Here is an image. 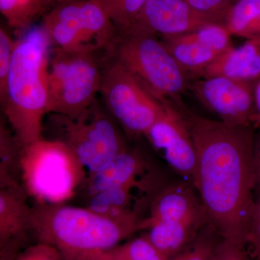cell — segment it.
<instances>
[{
  "instance_id": "cell-1",
  "label": "cell",
  "mask_w": 260,
  "mask_h": 260,
  "mask_svg": "<svg viewBox=\"0 0 260 260\" xmlns=\"http://www.w3.org/2000/svg\"><path fill=\"white\" fill-rule=\"evenodd\" d=\"M189 129L197 155L193 185L208 222L223 239L246 244L255 198L253 126L200 116L172 101Z\"/></svg>"
},
{
  "instance_id": "cell-2",
  "label": "cell",
  "mask_w": 260,
  "mask_h": 260,
  "mask_svg": "<svg viewBox=\"0 0 260 260\" xmlns=\"http://www.w3.org/2000/svg\"><path fill=\"white\" fill-rule=\"evenodd\" d=\"M51 42L41 25L16 40L4 93V117L23 146L43 138L49 107L48 66Z\"/></svg>"
},
{
  "instance_id": "cell-3",
  "label": "cell",
  "mask_w": 260,
  "mask_h": 260,
  "mask_svg": "<svg viewBox=\"0 0 260 260\" xmlns=\"http://www.w3.org/2000/svg\"><path fill=\"white\" fill-rule=\"evenodd\" d=\"M139 222L109 218L88 208L34 204L31 236L55 248L63 260H90L139 231Z\"/></svg>"
},
{
  "instance_id": "cell-4",
  "label": "cell",
  "mask_w": 260,
  "mask_h": 260,
  "mask_svg": "<svg viewBox=\"0 0 260 260\" xmlns=\"http://www.w3.org/2000/svg\"><path fill=\"white\" fill-rule=\"evenodd\" d=\"M20 178L34 204H65L83 188L87 173L64 143L43 137L23 147Z\"/></svg>"
},
{
  "instance_id": "cell-5",
  "label": "cell",
  "mask_w": 260,
  "mask_h": 260,
  "mask_svg": "<svg viewBox=\"0 0 260 260\" xmlns=\"http://www.w3.org/2000/svg\"><path fill=\"white\" fill-rule=\"evenodd\" d=\"M44 138L64 143L81 162L87 177L107 167L126 150L112 119L95 100L78 115L48 114Z\"/></svg>"
},
{
  "instance_id": "cell-6",
  "label": "cell",
  "mask_w": 260,
  "mask_h": 260,
  "mask_svg": "<svg viewBox=\"0 0 260 260\" xmlns=\"http://www.w3.org/2000/svg\"><path fill=\"white\" fill-rule=\"evenodd\" d=\"M96 51L51 50L48 66V114L73 116L83 112L100 92L103 73Z\"/></svg>"
},
{
  "instance_id": "cell-7",
  "label": "cell",
  "mask_w": 260,
  "mask_h": 260,
  "mask_svg": "<svg viewBox=\"0 0 260 260\" xmlns=\"http://www.w3.org/2000/svg\"><path fill=\"white\" fill-rule=\"evenodd\" d=\"M116 47V61L160 102L177 99L189 88L187 72L155 36L122 34Z\"/></svg>"
},
{
  "instance_id": "cell-8",
  "label": "cell",
  "mask_w": 260,
  "mask_h": 260,
  "mask_svg": "<svg viewBox=\"0 0 260 260\" xmlns=\"http://www.w3.org/2000/svg\"><path fill=\"white\" fill-rule=\"evenodd\" d=\"M100 93L113 117L129 136H145L166 113L165 102L116 61L103 73Z\"/></svg>"
},
{
  "instance_id": "cell-9",
  "label": "cell",
  "mask_w": 260,
  "mask_h": 260,
  "mask_svg": "<svg viewBox=\"0 0 260 260\" xmlns=\"http://www.w3.org/2000/svg\"><path fill=\"white\" fill-rule=\"evenodd\" d=\"M258 80L213 77L194 82L188 88L220 120L235 125L256 126L260 124L254 97Z\"/></svg>"
},
{
  "instance_id": "cell-10",
  "label": "cell",
  "mask_w": 260,
  "mask_h": 260,
  "mask_svg": "<svg viewBox=\"0 0 260 260\" xmlns=\"http://www.w3.org/2000/svg\"><path fill=\"white\" fill-rule=\"evenodd\" d=\"M166 113L145 135L153 148L176 172L194 181L196 150L185 121L170 100Z\"/></svg>"
},
{
  "instance_id": "cell-11",
  "label": "cell",
  "mask_w": 260,
  "mask_h": 260,
  "mask_svg": "<svg viewBox=\"0 0 260 260\" xmlns=\"http://www.w3.org/2000/svg\"><path fill=\"white\" fill-rule=\"evenodd\" d=\"M210 23L213 22L182 0H148L133 25L122 34L174 37Z\"/></svg>"
},
{
  "instance_id": "cell-12",
  "label": "cell",
  "mask_w": 260,
  "mask_h": 260,
  "mask_svg": "<svg viewBox=\"0 0 260 260\" xmlns=\"http://www.w3.org/2000/svg\"><path fill=\"white\" fill-rule=\"evenodd\" d=\"M42 26L51 44L58 49L70 51H97L80 0L61 3L46 12Z\"/></svg>"
},
{
  "instance_id": "cell-13",
  "label": "cell",
  "mask_w": 260,
  "mask_h": 260,
  "mask_svg": "<svg viewBox=\"0 0 260 260\" xmlns=\"http://www.w3.org/2000/svg\"><path fill=\"white\" fill-rule=\"evenodd\" d=\"M23 186L0 188L1 260H14L19 248L31 235L32 206Z\"/></svg>"
},
{
  "instance_id": "cell-14",
  "label": "cell",
  "mask_w": 260,
  "mask_h": 260,
  "mask_svg": "<svg viewBox=\"0 0 260 260\" xmlns=\"http://www.w3.org/2000/svg\"><path fill=\"white\" fill-rule=\"evenodd\" d=\"M153 188L151 177L132 184L114 186L89 197L88 207L109 218L139 222L140 211Z\"/></svg>"
},
{
  "instance_id": "cell-15",
  "label": "cell",
  "mask_w": 260,
  "mask_h": 260,
  "mask_svg": "<svg viewBox=\"0 0 260 260\" xmlns=\"http://www.w3.org/2000/svg\"><path fill=\"white\" fill-rule=\"evenodd\" d=\"M206 213L200 198L190 187L184 185L171 186L153 200L150 212L142 219L139 231L157 223L182 221Z\"/></svg>"
},
{
  "instance_id": "cell-16",
  "label": "cell",
  "mask_w": 260,
  "mask_h": 260,
  "mask_svg": "<svg viewBox=\"0 0 260 260\" xmlns=\"http://www.w3.org/2000/svg\"><path fill=\"white\" fill-rule=\"evenodd\" d=\"M195 75L203 78L225 77L245 81L260 79V39L247 40L240 47L224 51Z\"/></svg>"
},
{
  "instance_id": "cell-17",
  "label": "cell",
  "mask_w": 260,
  "mask_h": 260,
  "mask_svg": "<svg viewBox=\"0 0 260 260\" xmlns=\"http://www.w3.org/2000/svg\"><path fill=\"white\" fill-rule=\"evenodd\" d=\"M150 177L143 156L136 150L126 149L105 169L87 177L83 188L90 197L109 188L138 182Z\"/></svg>"
},
{
  "instance_id": "cell-18",
  "label": "cell",
  "mask_w": 260,
  "mask_h": 260,
  "mask_svg": "<svg viewBox=\"0 0 260 260\" xmlns=\"http://www.w3.org/2000/svg\"><path fill=\"white\" fill-rule=\"evenodd\" d=\"M207 222V214L203 213L182 221L152 224L143 231L146 232L145 237L158 252L171 259L186 249Z\"/></svg>"
},
{
  "instance_id": "cell-19",
  "label": "cell",
  "mask_w": 260,
  "mask_h": 260,
  "mask_svg": "<svg viewBox=\"0 0 260 260\" xmlns=\"http://www.w3.org/2000/svg\"><path fill=\"white\" fill-rule=\"evenodd\" d=\"M23 145L5 117L0 122V188L22 186L20 158Z\"/></svg>"
},
{
  "instance_id": "cell-20",
  "label": "cell",
  "mask_w": 260,
  "mask_h": 260,
  "mask_svg": "<svg viewBox=\"0 0 260 260\" xmlns=\"http://www.w3.org/2000/svg\"><path fill=\"white\" fill-rule=\"evenodd\" d=\"M223 25L232 36L247 40L260 39V0H239L232 5Z\"/></svg>"
},
{
  "instance_id": "cell-21",
  "label": "cell",
  "mask_w": 260,
  "mask_h": 260,
  "mask_svg": "<svg viewBox=\"0 0 260 260\" xmlns=\"http://www.w3.org/2000/svg\"><path fill=\"white\" fill-rule=\"evenodd\" d=\"M164 46L185 71L194 75L204 69L219 55L208 48L192 42L164 37Z\"/></svg>"
},
{
  "instance_id": "cell-22",
  "label": "cell",
  "mask_w": 260,
  "mask_h": 260,
  "mask_svg": "<svg viewBox=\"0 0 260 260\" xmlns=\"http://www.w3.org/2000/svg\"><path fill=\"white\" fill-rule=\"evenodd\" d=\"M44 10L43 0H0V12L7 23L20 32L31 27Z\"/></svg>"
},
{
  "instance_id": "cell-23",
  "label": "cell",
  "mask_w": 260,
  "mask_h": 260,
  "mask_svg": "<svg viewBox=\"0 0 260 260\" xmlns=\"http://www.w3.org/2000/svg\"><path fill=\"white\" fill-rule=\"evenodd\" d=\"M230 32L221 24L210 23L200 27L194 31L182 35L168 37L182 41L192 42L208 48L220 55L224 51L234 47Z\"/></svg>"
},
{
  "instance_id": "cell-24",
  "label": "cell",
  "mask_w": 260,
  "mask_h": 260,
  "mask_svg": "<svg viewBox=\"0 0 260 260\" xmlns=\"http://www.w3.org/2000/svg\"><path fill=\"white\" fill-rule=\"evenodd\" d=\"M99 260H169L155 249L145 236L132 239L109 249L97 257Z\"/></svg>"
},
{
  "instance_id": "cell-25",
  "label": "cell",
  "mask_w": 260,
  "mask_h": 260,
  "mask_svg": "<svg viewBox=\"0 0 260 260\" xmlns=\"http://www.w3.org/2000/svg\"><path fill=\"white\" fill-rule=\"evenodd\" d=\"M117 31H126L134 23L148 0H100Z\"/></svg>"
},
{
  "instance_id": "cell-26",
  "label": "cell",
  "mask_w": 260,
  "mask_h": 260,
  "mask_svg": "<svg viewBox=\"0 0 260 260\" xmlns=\"http://www.w3.org/2000/svg\"><path fill=\"white\" fill-rule=\"evenodd\" d=\"M208 260H251L244 243L223 239L215 243Z\"/></svg>"
},
{
  "instance_id": "cell-27",
  "label": "cell",
  "mask_w": 260,
  "mask_h": 260,
  "mask_svg": "<svg viewBox=\"0 0 260 260\" xmlns=\"http://www.w3.org/2000/svg\"><path fill=\"white\" fill-rule=\"evenodd\" d=\"M16 40L2 27L0 28V96L4 93L8 82Z\"/></svg>"
},
{
  "instance_id": "cell-28",
  "label": "cell",
  "mask_w": 260,
  "mask_h": 260,
  "mask_svg": "<svg viewBox=\"0 0 260 260\" xmlns=\"http://www.w3.org/2000/svg\"><path fill=\"white\" fill-rule=\"evenodd\" d=\"M195 11L205 15L213 23L223 25L229 8L232 6L229 0H182Z\"/></svg>"
},
{
  "instance_id": "cell-29",
  "label": "cell",
  "mask_w": 260,
  "mask_h": 260,
  "mask_svg": "<svg viewBox=\"0 0 260 260\" xmlns=\"http://www.w3.org/2000/svg\"><path fill=\"white\" fill-rule=\"evenodd\" d=\"M246 245L251 260H260V194L255 199L249 218Z\"/></svg>"
},
{
  "instance_id": "cell-30",
  "label": "cell",
  "mask_w": 260,
  "mask_h": 260,
  "mask_svg": "<svg viewBox=\"0 0 260 260\" xmlns=\"http://www.w3.org/2000/svg\"><path fill=\"white\" fill-rule=\"evenodd\" d=\"M215 243L209 235H203L194 244L169 260H208Z\"/></svg>"
},
{
  "instance_id": "cell-31",
  "label": "cell",
  "mask_w": 260,
  "mask_h": 260,
  "mask_svg": "<svg viewBox=\"0 0 260 260\" xmlns=\"http://www.w3.org/2000/svg\"><path fill=\"white\" fill-rule=\"evenodd\" d=\"M14 260H63V258L52 246L37 242L23 249Z\"/></svg>"
},
{
  "instance_id": "cell-32",
  "label": "cell",
  "mask_w": 260,
  "mask_h": 260,
  "mask_svg": "<svg viewBox=\"0 0 260 260\" xmlns=\"http://www.w3.org/2000/svg\"><path fill=\"white\" fill-rule=\"evenodd\" d=\"M254 164L256 185L260 186V136L255 137L254 140Z\"/></svg>"
},
{
  "instance_id": "cell-33",
  "label": "cell",
  "mask_w": 260,
  "mask_h": 260,
  "mask_svg": "<svg viewBox=\"0 0 260 260\" xmlns=\"http://www.w3.org/2000/svg\"><path fill=\"white\" fill-rule=\"evenodd\" d=\"M254 97H255L256 109L258 114L260 116V79L256 84L255 91H254Z\"/></svg>"
},
{
  "instance_id": "cell-34",
  "label": "cell",
  "mask_w": 260,
  "mask_h": 260,
  "mask_svg": "<svg viewBox=\"0 0 260 260\" xmlns=\"http://www.w3.org/2000/svg\"><path fill=\"white\" fill-rule=\"evenodd\" d=\"M72 1V0H43L44 2V8L47 10V8H52L53 7L61 3H66V2Z\"/></svg>"
},
{
  "instance_id": "cell-35",
  "label": "cell",
  "mask_w": 260,
  "mask_h": 260,
  "mask_svg": "<svg viewBox=\"0 0 260 260\" xmlns=\"http://www.w3.org/2000/svg\"><path fill=\"white\" fill-rule=\"evenodd\" d=\"M229 1L230 2L231 4L234 5L237 3V2H239V0H229Z\"/></svg>"
},
{
  "instance_id": "cell-36",
  "label": "cell",
  "mask_w": 260,
  "mask_h": 260,
  "mask_svg": "<svg viewBox=\"0 0 260 260\" xmlns=\"http://www.w3.org/2000/svg\"><path fill=\"white\" fill-rule=\"evenodd\" d=\"M90 260H99V259H90Z\"/></svg>"
}]
</instances>
